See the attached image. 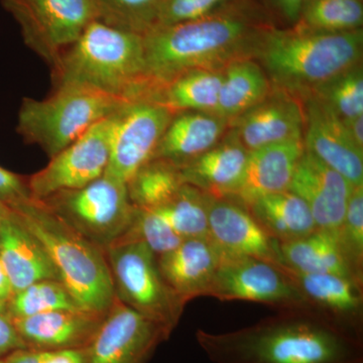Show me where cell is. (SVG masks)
<instances>
[{
    "label": "cell",
    "mask_w": 363,
    "mask_h": 363,
    "mask_svg": "<svg viewBox=\"0 0 363 363\" xmlns=\"http://www.w3.org/2000/svg\"><path fill=\"white\" fill-rule=\"evenodd\" d=\"M213 363H363L362 338L312 310H286L224 333L197 330Z\"/></svg>",
    "instance_id": "1"
},
{
    "label": "cell",
    "mask_w": 363,
    "mask_h": 363,
    "mask_svg": "<svg viewBox=\"0 0 363 363\" xmlns=\"http://www.w3.org/2000/svg\"><path fill=\"white\" fill-rule=\"evenodd\" d=\"M274 26L255 0H238L201 20L159 26L143 35L145 79L156 90L196 69L223 70L231 62L252 58L260 33Z\"/></svg>",
    "instance_id": "2"
},
{
    "label": "cell",
    "mask_w": 363,
    "mask_h": 363,
    "mask_svg": "<svg viewBox=\"0 0 363 363\" xmlns=\"http://www.w3.org/2000/svg\"><path fill=\"white\" fill-rule=\"evenodd\" d=\"M362 30L319 33L271 26L260 33L252 59L272 87L305 99L317 86L362 63Z\"/></svg>",
    "instance_id": "3"
},
{
    "label": "cell",
    "mask_w": 363,
    "mask_h": 363,
    "mask_svg": "<svg viewBox=\"0 0 363 363\" xmlns=\"http://www.w3.org/2000/svg\"><path fill=\"white\" fill-rule=\"evenodd\" d=\"M52 88L79 86L121 99L147 91L143 35L95 20L51 66Z\"/></svg>",
    "instance_id": "4"
},
{
    "label": "cell",
    "mask_w": 363,
    "mask_h": 363,
    "mask_svg": "<svg viewBox=\"0 0 363 363\" xmlns=\"http://www.w3.org/2000/svg\"><path fill=\"white\" fill-rule=\"evenodd\" d=\"M11 208L42 243L60 281L78 304L88 311H108L116 297L105 250L67 225L39 200Z\"/></svg>",
    "instance_id": "5"
},
{
    "label": "cell",
    "mask_w": 363,
    "mask_h": 363,
    "mask_svg": "<svg viewBox=\"0 0 363 363\" xmlns=\"http://www.w3.org/2000/svg\"><path fill=\"white\" fill-rule=\"evenodd\" d=\"M128 102L89 88L61 86L42 100L23 98L16 131L25 143L38 145L52 159Z\"/></svg>",
    "instance_id": "6"
},
{
    "label": "cell",
    "mask_w": 363,
    "mask_h": 363,
    "mask_svg": "<svg viewBox=\"0 0 363 363\" xmlns=\"http://www.w3.org/2000/svg\"><path fill=\"white\" fill-rule=\"evenodd\" d=\"M114 297L160 325L171 336L185 305L169 289L157 255L138 241H121L105 250Z\"/></svg>",
    "instance_id": "7"
},
{
    "label": "cell",
    "mask_w": 363,
    "mask_h": 363,
    "mask_svg": "<svg viewBox=\"0 0 363 363\" xmlns=\"http://www.w3.org/2000/svg\"><path fill=\"white\" fill-rule=\"evenodd\" d=\"M39 201L104 250L123 238L135 213L126 184L106 174L84 187L60 191Z\"/></svg>",
    "instance_id": "8"
},
{
    "label": "cell",
    "mask_w": 363,
    "mask_h": 363,
    "mask_svg": "<svg viewBox=\"0 0 363 363\" xmlns=\"http://www.w3.org/2000/svg\"><path fill=\"white\" fill-rule=\"evenodd\" d=\"M28 49L50 67L97 20L93 0H0Z\"/></svg>",
    "instance_id": "9"
},
{
    "label": "cell",
    "mask_w": 363,
    "mask_h": 363,
    "mask_svg": "<svg viewBox=\"0 0 363 363\" xmlns=\"http://www.w3.org/2000/svg\"><path fill=\"white\" fill-rule=\"evenodd\" d=\"M207 297L221 302L247 301L286 310H312L278 264L221 252Z\"/></svg>",
    "instance_id": "10"
},
{
    "label": "cell",
    "mask_w": 363,
    "mask_h": 363,
    "mask_svg": "<svg viewBox=\"0 0 363 363\" xmlns=\"http://www.w3.org/2000/svg\"><path fill=\"white\" fill-rule=\"evenodd\" d=\"M116 114L89 128L75 142L50 159L44 169L28 178L33 199L84 187L104 175L111 157Z\"/></svg>",
    "instance_id": "11"
},
{
    "label": "cell",
    "mask_w": 363,
    "mask_h": 363,
    "mask_svg": "<svg viewBox=\"0 0 363 363\" xmlns=\"http://www.w3.org/2000/svg\"><path fill=\"white\" fill-rule=\"evenodd\" d=\"M175 116L149 99L128 101L116 114L107 176L128 184L152 160L157 143Z\"/></svg>",
    "instance_id": "12"
},
{
    "label": "cell",
    "mask_w": 363,
    "mask_h": 363,
    "mask_svg": "<svg viewBox=\"0 0 363 363\" xmlns=\"http://www.w3.org/2000/svg\"><path fill=\"white\" fill-rule=\"evenodd\" d=\"M169 337L160 325L114 298L86 348L87 363H147Z\"/></svg>",
    "instance_id": "13"
},
{
    "label": "cell",
    "mask_w": 363,
    "mask_h": 363,
    "mask_svg": "<svg viewBox=\"0 0 363 363\" xmlns=\"http://www.w3.org/2000/svg\"><path fill=\"white\" fill-rule=\"evenodd\" d=\"M304 107L300 98L272 88L262 102L229 123V131L250 150L303 140Z\"/></svg>",
    "instance_id": "14"
},
{
    "label": "cell",
    "mask_w": 363,
    "mask_h": 363,
    "mask_svg": "<svg viewBox=\"0 0 363 363\" xmlns=\"http://www.w3.org/2000/svg\"><path fill=\"white\" fill-rule=\"evenodd\" d=\"M302 102L305 150L353 186L363 185V150L351 140L340 117L315 98Z\"/></svg>",
    "instance_id": "15"
},
{
    "label": "cell",
    "mask_w": 363,
    "mask_h": 363,
    "mask_svg": "<svg viewBox=\"0 0 363 363\" xmlns=\"http://www.w3.org/2000/svg\"><path fill=\"white\" fill-rule=\"evenodd\" d=\"M354 187L305 150L288 190L307 204L318 229L336 233Z\"/></svg>",
    "instance_id": "16"
},
{
    "label": "cell",
    "mask_w": 363,
    "mask_h": 363,
    "mask_svg": "<svg viewBox=\"0 0 363 363\" xmlns=\"http://www.w3.org/2000/svg\"><path fill=\"white\" fill-rule=\"evenodd\" d=\"M310 307L362 338V284L332 274H305L278 264Z\"/></svg>",
    "instance_id": "17"
},
{
    "label": "cell",
    "mask_w": 363,
    "mask_h": 363,
    "mask_svg": "<svg viewBox=\"0 0 363 363\" xmlns=\"http://www.w3.org/2000/svg\"><path fill=\"white\" fill-rule=\"evenodd\" d=\"M209 238L222 252L278 264L277 241L234 198L211 197L208 210Z\"/></svg>",
    "instance_id": "18"
},
{
    "label": "cell",
    "mask_w": 363,
    "mask_h": 363,
    "mask_svg": "<svg viewBox=\"0 0 363 363\" xmlns=\"http://www.w3.org/2000/svg\"><path fill=\"white\" fill-rule=\"evenodd\" d=\"M106 313L85 309L62 310L13 319L16 331L26 348L39 350H84L96 335Z\"/></svg>",
    "instance_id": "19"
},
{
    "label": "cell",
    "mask_w": 363,
    "mask_h": 363,
    "mask_svg": "<svg viewBox=\"0 0 363 363\" xmlns=\"http://www.w3.org/2000/svg\"><path fill=\"white\" fill-rule=\"evenodd\" d=\"M220 259V248L211 238H202L182 241L175 250L157 257V262L162 278L186 306L207 297Z\"/></svg>",
    "instance_id": "20"
},
{
    "label": "cell",
    "mask_w": 363,
    "mask_h": 363,
    "mask_svg": "<svg viewBox=\"0 0 363 363\" xmlns=\"http://www.w3.org/2000/svg\"><path fill=\"white\" fill-rule=\"evenodd\" d=\"M0 262L13 293L44 279L60 281L45 247L11 208L0 219Z\"/></svg>",
    "instance_id": "21"
},
{
    "label": "cell",
    "mask_w": 363,
    "mask_h": 363,
    "mask_svg": "<svg viewBox=\"0 0 363 363\" xmlns=\"http://www.w3.org/2000/svg\"><path fill=\"white\" fill-rule=\"evenodd\" d=\"M248 152L228 130L213 147L181 167L182 179L211 197L233 198L242 182Z\"/></svg>",
    "instance_id": "22"
},
{
    "label": "cell",
    "mask_w": 363,
    "mask_h": 363,
    "mask_svg": "<svg viewBox=\"0 0 363 363\" xmlns=\"http://www.w3.org/2000/svg\"><path fill=\"white\" fill-rule=\"evenodd\" d=\"M304 152L303 140L250 150L242 182L233 198L247 205L264 196L288 190Z\"/></svg>",
    "instance_id": "23"
},
{
    "label": "cell",
    "mask_w": 363,
    "mask_h": 363,
    "mask_svg": "<svg viewBox=\"0 0 363 363\" xmlns=\"http://www.w3.org/2000/svg\"><path fill=\"white\" fill-rule=\"evenodd\" d=\"M228 130V121L216 114L178 112L157 143L152 160L171 162L180 169L220 142Z\"/></svg>",
    "instance_id": "24"
},
{
    "label": "cell",
    "mask_w": 363,
    "mask_h": 363,
    "mask_svg": "<svg viewBox=\"0 0 363 363\" xmlns=\"http://www.w3.org/2000/svg\"><path fill=\"white\" fill-rule=\"evenodd\" d=\"M278 264L305 274H332L362 284L357 271L344 252L337 231L317 229L314 233L288 242H277Z\"/></svg>",
    "instance_id": "25"
},
{
    "label": "cell",
    "mask_w": 363,
    "mask_h": 363,
    "mask_svg": "<svg viewBox=\"0 0 363 363\" xmlns=\"http://www.w3.org/2000/svg\"><path fill=\"white\" fill-rule=\"evenodd\" d=\"M245 206L277 242L298 240L318 229L307 204L290 190L264 196Z\"/></svg>",
    "instance_id": "26"
},
{
    "label": "cell",
    "mask_w": 363,
    "mask_h": 363,
    "mask_svg": "<svg viewBox=\"0 0 363 363\" xmlns=\"http://www.w3.org/2000/svg\"><path fill=\"white\" fill-rule=\"evenodd\" d=\"M223 70L196 69L180 74L152 91L150 100L174 113L200 111L213 113L218 106Z\"/></svg>",
    "instance_id": "27"
},
{
    "label": "cell",
    "mask_w": 363,
    "mask_h": 363,
    "mask_svg": "<svg viewBox=\"0 0 363 363\" xmlns=\"http://www.w3.org/2000/svg\"><path fill=\"white\" fill-rule=\"evenodd\" d=\"M272 89L267 74L255 60H235L223 69L215 114L230 123L262 102Z\"/></svg>",
    "instance_id": "28"
},
{
    "label": "cell",
    "mask_w": 363,
    "mask_h": 363,
    "mask_svg": "<svg viewBox=\"0 0 363 363\" xmlns=\"http://www.w3.org/2000/svg\"><path fill=\"white\" fill-rule=\"evenodd\" d=\"M184 184L178 167L162 160L152 159L138 169L126 187L133 206L154 210L173 199Z\"/></svg>",
    "instance_id": "29"
},
{
    "label": "cell",
    "mask_w": 363,
    "mask_h": 363,
    "mask_svg": "<svg viewBox=\"0 0 363 363\" xmlns=\"http://www.w3.org/2000/svg\"><path fill=\"white\" fill-rule=\"evenodd\" d=\"M362 0H304L294 26L336 33L362 30Z\"/></svg>",
    "instance_id": "30"
},
{
    "label": "cell",
    "mask_w": 363,
    "mask_h": 363,
    "mask_svg": "<svg viewBox=\"0 0 363 363\" xmlns=\"http://www.w3.org/2000/svg\"><path fill=\"white\" fill-rule=\"evenodd\" d=\"M210 200L211 196L189 184H184L173 199L154 210L184 240L209 238L208 210Z\"/></svg>",
    "instance_id": "31"
},
{
    "label": "cell",
    "mask_w": 363,
    "mask_h": 363,
    "mask_svg": "<svg viewBox=\"0 0 363 363\" xmlns=\"http://www.w3.org/2000/svg\"><path fill=\"white\" fill-rule=\"evenodd\" d=\"M6 307L13 318L83 309L59 279H44L13 293L6 301Z\"/></svg>",
    "instance_id": "32"
},
{
    "label": "cell",
    "mask_w": 363,
    "mask_h": 363,
    "mask_svg": "<svg viewBox=\"0 0 363 363\" xmlns=\"http://www.w3.org/2000/svg\"><path fill=\"white\" fill-rule=\"evenodd\" d=\"M307 97L315 98L341 119L363 116L362 64L350 67L325 81Z\"/></svg>",
    "instance_id": "33"
},
{
    "label": "cell",
    "mask_w": 363,
    "mask_h": 363,
    "mask_svg": "<svg viewBox=\"0 0 363 363\" xmlns=\"http://www.w3.org/2000/svg\"><path fill=\"white\" fill-rule=\"evenodd\" d=\"M97 21L145 35L157 26L160 0H93Z\"/></svg>",
    "instance_id": "34"
},
{
    "label": "cell",
    "mask_w": 363,
    "mask_h": 363,
    "mask_svg": "<svg viewBox=\"0 0 363 363\" xmlns=\"http://www.w3.org/2000/svg\"><path fill=\"white\" fill-rule=\"evenodd\" d=\"M183 240L157 211L135 207L130 225L117 242L138 241L160 257L175 250Z\"/></svg>",
    "instance_id": "35"
},
{
    "label": "cell",
    "mask_w": 363,
    "mask_h": 363,
    "mask_svg": "<svg viewBox=\"0 0 363 363\" xmlns=\"http://www.w3.org/2000/svg\"><path fill=\"white\" fill-rule=\"evenodd\" d=\"M337 235L348 259L363 274V185L353 188Z\"/></svg>",
    "instance_id": "36"
},
{
    "label": "cell",
    "mask_w": 363,
    "mask_h": 363,
    "mask_svg": "<svg viewBox=\"0 0 363 363\" xmlns=\"http://www.w3.org/2000/svg\"><path fill=\"white\" fill-rule=\"evenodd\" d=\"M238 0H160L157 26L201 20L228 9Z\"/></svg>",
    "instance_id": "37"
},
{
    "label": "cell",
    "mask_w": 363,
    "mask_h": 363,
    "mask_svg": "<svg viewBox=\"0 0 363 363\" xmlns=\"http://www.w3.org/2000/svg\"><path fill=\"white\" fill-rule=\"evenodd\" d=\"M2 363H87V350H39L23 348L2 358Z\"/></svg>",
    "instance_id": "38"
},
{
    "label": "cell",
    "mask_w": 363,
    "mask_h": 363,
    "mask_svg": "<svg viewBox=\"0 0 363 363\" xmlns=\"http://www.w3.org/2000/svg\"><path fill=\"white\" fill-rule=\"evenodd\" d=\"M30 199L33 197L28 178L0 166V200L7 206L13 207Z\"/></svg>",
    "instance_id": "39"
},
{
    "label": "cell",
    "mask_w": 363,
    "mask_h": 363,
    "mask_svg": "<svg viewBox=\"0 0 363 363\" xmlns=\"http://www.w3.org/2000/svg\"><path fill=\"white\" fill-rule=\"evenodd\" d=\"M259 4L272 21H281L284 28H292L297 23L304 0H259Z\"/></svg>",
    "instance_id": "40"
},
{
    "label": "cell",
    "mask_w": 363,
    "mask_h": 363,
    "mask_svg": "<svg viewBox=\"0 0 363 363\" xmlns=\"http://www.w3.org/2000/svg\"><path fill=\"white\" fill-rule=\"evenodd\" d=\"M23 348H26V345L16 331L6 302H0V359Z\"/></svg>",
    "instance_id": "41"
},
{
    "label": "cell",
    "mask_w": 363,
    "mask_h": 363,
    "mask_svg": "<svg viewBox=\"0 0 363 363\" xmlns=\"http://www.w3.org/2000/svg\"><path fill=\"white\" fill-rule=\"evenodd\" d=\"M348 135L358 149L363 150V116L341 119Z\"/></svg>",
    "instance_id": "42"
},
{
    "label": "cell",
    "mask_w": 363,
    "mask_h": 363,
    "mask_svg": "<svg viewBox=\"0 0 363 363\" xmlns=\"http://www.w3.org/2000/svg\"><path fill=\"white\" fill-rule=\"evenodd\" d=\"M13 288L4 267L0 262V302H6L13 296Z\"/></svg>",
    "instance_id": "43"
},
{
    "label": "cell",
    "mask_w": 363,
    "mask_h": 363,
    "mask_svg": "<svg viewBox=\"0 0 363 363\" xmlns=\"http://www.w3.org/2000/svg\"><path fill=\"white\" fill-rule=\"evenodd\" d=\"M9 209H11V208L7 206L6 203H4L1 201V200H0V219H1L2 217H4V215H6L7 212L9 211Z\"/></svg>",
    "instance_id": "44"
},
{
    "label": "cell",
    "mask_w": 363,
    "mask_h": 363,
    "mask_svg": "<svg viewBox=\"0 0 363 363\" xmlns=\"http://www.w3.org/2000/svg\"><path fill=\"white\" fill-rule=\"evenodd\" d=\"M0 363H2V360L1 359H0Z\"/></svg>",
    "instance_id": "45"
}]
</instances>
